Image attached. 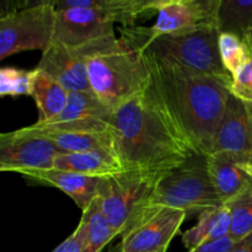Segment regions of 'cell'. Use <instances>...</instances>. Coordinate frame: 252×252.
<instances>
[{
  "label": "cell",
  "instance_id": "1",
  "mask_svg": "<svg viewBox=\"0 0 252 252\" xmlns=\"http://www.w3.org/2000/svg\"><path fill=\"white\" fill-rule=\"evenodd\" d=\"M113 152L127 171L161 177L196 153L153 86L116 108Z\"/></svg>",
  "mask_w": 252,
  "mask_h": 252
},
{
  "label": "cell",
  "instance_id": "2",
  "mask_svg": "<svg viewBox=\"0 0 252 252\" xmlns=\"http://www.w3.org/2000/svg\"><path fill=\"white\" fill-rule=\"evenodd\" d=\"M143 56L153 86L193 152L206 157L211 154L231 84L153 54Z\"/></svg>",
  "mask_w": 252,
  "mask_h": 252
},
{
  "label": "cell",
  "instance_id": "3",
  "mask_svg": "<svg viewBox=\"0 0 252 252\" xmlns=\"http://www.w3.org/2000/svg\"><path fill=\"white\" fill-rule=\"evenodd\" d=\"M88 76L91 91L115 110L145 91L150 83L142 52L116 34L93 44L88 57Z\"/></svg>",
  "mask_w": 252,
  "mask_h": 252
},
{
  "label": "cell",
  "instance_id": "4",
  "mask_svg": "<svg viewBox=\"0 0 252 252\" xmlns=\"http://www.w3.org/2000/svg\"><path fill=\"white\" fill-rule=\"evenodd\" d=\"M219 34L217 27L160 36H149L144 27L134 25L121 29V37L143 53L175 62L194 73L233 84V76L223 65L219 53Z\"/></svg>",
  "mask_w": 252,
  "mask_h": 252
},
{
  "label": "cell",
  "instance_id": "5",
  "mask_svg": "<svg viewBox=\"0 0 252 252\" xmlns=\"http://www.w3.org/2000/svg\"><path fill=\"white\" fill-rule=\"evenodd\" d=\"M224 206L211 176L206 155H192L159 179L144 207H167L198 213Z\"/></svg>",
  "mask_w": 252,
  "mask_h": 252
},
{
  "label": "cell",
  "instance_id": "6",
  "mask_svg": "<svg viewBox=\"0 0 252 252\" xmlns=\"http://www.w3.org/2000/svg\"><path fill=\"white\" fill-rule=\"evenodd\" d=\"M159 179L127 170L102 179L98 201L116 235H121L130 218L145 206Z\"/></svg>",
  "mask_w": 252,
  "mask_h": 252
},
{
  "label": "cell",
  "instance_id": "7",
  "mask_svg": "<svg viewBox=\"0 0 252 252\" xmlns=\"http://www.w3.org/2000/svg\"><path fill=\"white\" fill-rule=\"evenodd\" d=\"M56 7L36 6L0 16V59L25 51H46L53 42Z\"/></svg>",
  "mask_w": 252,
  "mask_h": 252
},
{
  "label": "cell",
  "instance_id": "8",
  "mask_svg": "<svg viewBox=\"0 0 252 252\" xmlns=\"http://www.w3.org/2000/svg\"><path fill=\"white\" fill-rule=\"evenodd\" d=\"M187 213L167 207H143L128 221L122 235L123 252H166Z\"/></svg>",
  "mask_w": 252,
  "mask_h": 252
},
{
  "label": "cell",
  "instance_id": "9",
  "mask_svg": "<svg viewBox=\"0 0 252 252\" xmlns=\"http://www.w3.org/2000/svg\"><path fill=\"white\" fill-rule=\"evenodd\" d=\"M61 154L51 142L25 128L0 135V171L22 174L31 170L53 169Z\"/></svg>",
  "mask_w": 252,
  "mask_h": 252
},
{
  "label": "cell",
  "instance_id": "10",
  "mask_svg": "<svg viewBox=\"0 0 252 252\" xmlns=\"http://www.w3.org/2000/svg\"><path fill=\"white\" fill-rule=\"evenodd\" d=\"M211 154L235 164H252V118L246 103L230 93Z\"/></svg>",
  "mask_w": 252,
  "mask_h": 252
},
{
  "label": "cell",
  "instance_id": "11",
  "mask_svg": "<svg viewBox=\"0 0 252 252\" xmlns=\"http://www.w3.org/2000/svg\"><path fill=\"white\" fill-rule=\"evenodd\" d=\"M53 42L80 47L97 39L115 36V19L110 11L100 9L71 7L56 10Z\"/></svg>",
  "mask_w": 252,
  "mask_h": 252
},
{
  "label": "cell",
  "instance_id": "12",
  "mask_svg": "<svg viewBox=\"0 0 252 252\" xmlns=\"http://www.w3.org/2000/svg\"><path fill=\"white\" fill-rule=\"evenodd\" d=\"M115 111L93 91H74L69 93L68 102L61 115L43 126L75 132H111Z\"/></svg>",
  "mask_w": 252,
  "mask_h": 252
},
{
  "label": "cell",
  "instance_id": "13",
  "mask_svg": "<svg viewBox=\"0 0 252 252\" xmlns=\"http://www.w3.org/2000/svg\"><path fill=\"white\" fill-rule=\"evenodd\" d=\"M219 0H187L171 1L158 10L152 27H144L149 36L197 31L217 27Z\"/></svg>",
  "mask_w": 252,
  "mask_h": 252
},
{
  "label": "cell",
  "instance_id": "14",
  "mask_svg": "<svg viewBox=\"0 0 252 252\" xmlns=\"http://www.w3.org/2000/svg\"><path fill=\"white\" fill-rule=\"evenodd\" d=\"M95 42L80 47L52 42L51 46L42 52L37 68L49 74L69 93L91 91L88 76V57Z\"/></svg>",
  "mask_w": 252,
  "mask_h": 252
},
{
  "label": "cell",
  "instance_id": "15",
  "mask_svg": "<svg viewBox=\"0 0 252 252\" xmlns=\"http://www.w3.org/2000/svg\"><path fill=\"white\" fill-rule=\"evenodd\" d=\"M20 175L34 184L46 185L61 189L62 192L68 194L83 212H85L97 198L102 182V179L100 177L85 176L76 172L56 169L31 170Z\"/></svg>",
  "mask_w": 252,
  "mask_h": 252
},
{
  "label": "cell",
  "instance_id": "16",
  "mask_svg": "<svg viewBox=\"0 0 252 252\" xmlns=\"http://www.w3.org/2000/svg\"><path fill=\"white\" fill-rule=\"evenodd\" d=\"M209 176L223 204L231 206L252 193V179L235 162L218 155H207Z\"/></svg>",
  "mask_w": 252,
  "mask_h": 252
},
{
  "label": "cell",
  "instance_id": "17",
  "mask_svg": "<svg viewBox=\"0 0 252 252\" xmlns=\"http://www.w3.org/2000/svg\"><path fill=\"white\" fill-rule=\"evenodd\" d=\"M53 169L100 179L126 171L113 149L64 153L54 160Z\"/></svg>",
  "mask_w": 252,
  "mask_h": 252
},
{
  "label": "cell",
  "instance_id": "18",
  "mask_svg": "<svg viewBox=\"0 0 252 252\" xmlns=\"http://www.w3.org/2000/svg\"><path fill=\"white\" fill-rule=\"evenodd\" d=\"M27 132L44 138L51 142L57 149L63 153H80L89 150L113 149V139L111 132L88 133L75 130L54 129L47 126L34 123L25 127Z\"/></svg>",
  "mask_w": 252,
  "mask_h": 252
},
{
  "label": "cell",
  "instance_id": "19",
  "mask_svg": "<svg viewBox=\"0 0 252 252\" xmlns=\"http://www.w3.org/2000/svg\"><path fill=\"white\" fill-rule=\"evenodd\" d=\"M231 207L221 206L202 212L194 226L182 234V243L187 250L214 243L230 235Z\"/></svg>",
  "mask_w": 252,
  "mask_h": 252
},
{
  "label": "cell",
  "instance_id": "20",
  "mask_svg": "<svg viewBox=\"0 0 252 252\" xmlns=\"http://www.w3.org/2000/svg\"><path fill=\"white\" fill-rule=\"evenodd\" d=\"M31 96L38 110L37 123H48L62 113L68 102L69 91L41 69L33 70Z\"/></svg>",
  "mask_w": 252,
  "mask_h": 252
},
{
  "label": "cell",
  "instance_id": "21",
  "mask_svg": "<svg viewBox=\"0 0 252 252\" xmlns=\"http://www.w3.org/2000/svg\"><path fill=\"white\" fill-rule=\"evenodd\" d=\"M80 223L85 230V244L81 252H102L117 236L101 209L98 197L83 212Z\"/></svg>",
  "mask_w": 252,
  "mask_h": 252
},
{
  "label": "cell",
  "instance_id": "22",
  "mask_svg": "<svg viewBox=\"0 0 252 252\" xmlns=\"http://www.w3.org/2000/svg\"><path fill=\"white\" fill-rule=\"evenodd\" d=\"M252 27V0H219L217 29L244 38Z\"/></svg>",
  "mask_w": 252,
  "mask_h": 252
},
{
  "label": "cell",
  "instance_id": "23",
  "mask_svg": "<svg viewBox=\"0 0 252 252\" xmlns=\"http://www.w3.org/2000/svg\"><path fill=\"white\" fill-rule=\"evenodd\" d=\"M219 53L223 65L233 78L252 58V53L245 41L238 34L229 32H221L219 34Z\"/></svg>",
  "mask_w": 252,
  "mask_h": 252
},
{
  "label": "cell",
  "instance_id": "24",
  "mask_svg": "<svg viewBox=\"0 0 252 252\" xmlns=\"http://www.w3.org/2000/svg\"><path fill=\"white\" fill-rule=\"evenodd\" d=\"M172 0H113L110 14L116 22L123 26H133L135 20L149 12H157L161 6Z\"/></svg>",
  "mask_w": 252,
  "mask_h": 252
},
{
  "label": "cell",
  "instance_id": "25",
  "mask_svg": "<svg viewBox=\"0 0 252 252\" xmlns=\"http://www.w3.org/2000/svg\"><path fill=\"white\" fill-rule=\"evenodd\" d=\"M33 70L5 66L0 69V95L1 96H31Z\"/></svg>",
  "mask_w": 252,
  "mask_h": 252
},
{
  "label": "cell",
  "instance_id": "26",
  "mask_svg": "<svg viewBox=\"0 0 252 252\" xmlns=\"http://www.w3.org/2000/svg\"><path fill=\"white\" fill-rule=\"evenodd\" d=\"M230 238L235 243L252 234V193L231 204Z\"/></svg>",
  "mask_w": 252,
  "mask_h": 252
},
{
  "label": "cell",
  "instance_id": "27",
  "mask_svg": "<svg viewBox=\"0 0 252 252\" xmlns=\"http://www.w3.org/2000/svg\"><path fill=\"white\" fill-rule=\"evenodd\" d=\"M230 93L244 102H252V58L233 78Z\"/></svg>",
  "mask_w": 252,
  "mask_h": 252
},
{
  "label": "cell",
  "instance_id": "28",
  "mask_svg": "<svg viewBox=\"0 0 252 252\" xmlns=\"http://www.w3.org/2000/svg\"><path fill=\"white\" fill-rule=\"evenodd\" d=\"M57 0H0V16L17 11L21 9L36 6L56 7Z\"/></svg>",
  "mask_w": 252,
  "mask_h": 252
},
{
  "label": "cell",
  "instance_id": "29",
  "mask_svg": "<svg viewBox=\"0 0 252 252\" xmlns=\"http://www.w3.org/2000/svg\"><path fill=\"white\" fill-rule=\"evenodd\" d=\"M85 244V230L84 225L79 223L75 230L52 252H81Z\"/></svg>",
  "mask_w": 252,
  "mask_h": 252
},
{
  "label": "cell",
  "instance_id": "30",
  "mask_svg": "<svg viewBox=\"0 0 252 252\" xmlns=\"http://www.w3.org/2000/svg\"><path fill=\"white\" fill-rule=\"evenodd\" d=\"M113 0H57L56 10H65L71 7L100 9L110 11Z\"/></svg>",
  "mask_w": 252,
  "mask_h": 252
},
{
  "label": "cell",
  "instance_id": "31",
  "mask_svg": "<svg viewBox=\"0 0 252 252\" xmlns=\"http://www.w3.org/2000/svg\"><path fill=\"white\" fill-rule=\"evenodd\" d=\"M235 244L236 243L230 236H226V238L220 239V240L214 241V243L211 244H206V245L199 246V248L193 249V250H189L187 252H230L233 250Z\"/></svg>",
  "mask_w": 252,
  "mask_h": 252
},
{
  "label": "cell",
  "instance_id": "32",
  "mask_svg": "<svg viewBox=\"0 0 252 252\" xmlns=\"http://www.w3.org/2000/svg\"><path fill=\"white\" fill-rule=\"evenodd\" d=\"M230 252H252V234L238 241Z\"/></svg>",
  "mask_w": 252,
  "mask_h": 252
},
{
  "label": "cell",
  "instance_id": "33",
  "mask_svg": "<svg viewBox=\"0 0 252 252\" xmlns=\"http://www.w3.org/2000/svg\"><path fill=\"white\" fill-rule=\"evenodd\" d=\"M244 41H245V43L248 44V47L250 48L251 53H252V27L250 30H249L248 32L245 33V36H244Z\"/></svg>",
  "mask_w": 252,
  "mask_h": 252
},
{
  "label": "cell",
  "instance_id": "34",
  "mask_svg": "<svg viewBox=\"0 0 252 252\" xmlns=\"http://www.w3.org/2000/svg\"><path fill=\"white\" fill-rule=\"evenodd\" d=\"M239 166H240L241 169H243L244 171H245L246 174H248L249 176H250L252 179V164H240Z\"/></svg>",
  "mask_w": 252,
  "mask_h": 252
},
{
  "label": "cell",
  "instance_id": "35",
  "mask_svg": "<svg viewBox=\"0 0 252 252\" xmlns=\"http://www.w3.org/2000/svg\"><path fill=\"white\" fill-rule=\"evenodd\" d=\"M105 252H123L122 251V244L120 243L118 245L112 246V248H110L107 251H105Z\"/></svg>",
  "mask_w": 252,
  "mask_h": 252
},
{
  "label": "cell",
  "instance_id": "36",
  "mask_svg": "<svg viewBox=\"0 0 252 252\" xmlns=\"http://www.w3.org/2000/svg\"><path fill=\"white\" fill-rule=\"evenodd\" d=\"M246 103V107H248L249 112H250V116L252 118V102H245Z\"/></svg>",
  "mask_w": 252,
  "mask_h": 252
},
{
  "label": "cell",
  "instance_id": "37",
  "mask_svg": "<svg viewBox=\"0 0 252 252\" xmlns=\"http://www.w3.org/2000/svg\"><path fill=\"white\" fill-rule=\"evenodd\" d=\"M172 1H187V0H172Z\"/></svg>",
  "mask_w": 252,
  "mask_h": 252
}]
</instances>
